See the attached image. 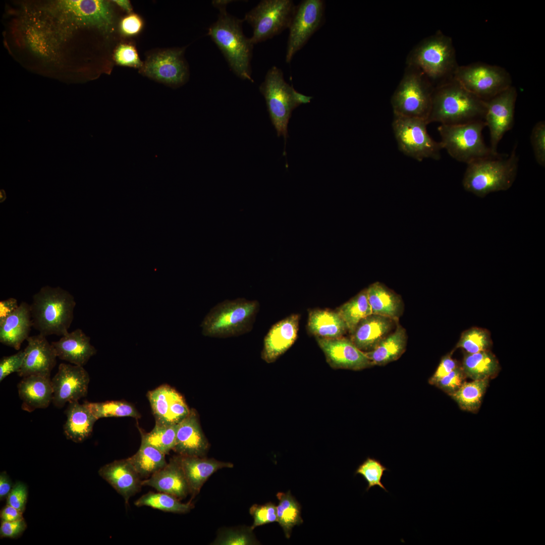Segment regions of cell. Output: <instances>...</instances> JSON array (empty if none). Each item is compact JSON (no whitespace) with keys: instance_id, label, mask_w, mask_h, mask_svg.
Returning <instances> with one entry per match:
<instances>
[{"instance_id":"cell-1","label":"cell","mask_w":545,"mask_h":545,"mask_svg":"<svg viewBox=\"0 0 545 545\" xmlns=\"http://www.w3.org/2000/svg\"><path fill=\"white\" fill-rule=\"evenodd\" d=\"M485 101L473 95L453 78L434 88L428 124L456 125L484 120Z\"/></svg>"},{"instance_id":"cell-2","label":"cell","mask_w":545,"mask_h":545,"mask_svg":"<svg viewBox=\"0 0 545 545\" xmlns=\"http://www.w3.org/2000/svg\"><path fill=\"white\" fill-rule=\"evenodd\" d=\"M218 10L217 20L209 27L207 35L221 50L233 72L242 79L253 82L251 61L254 44L243 32L244 20L228 14L226 8Z\"/></svg>"},{"instance_id":"cell-3","label":"cell","mask_w":545,"mask_h":545,"mask_svg":"<svg viewBox=\"0 0 545 545\" xmlns=\"http://www.w3.org/2000/svg\"><path fill=\"white\" fill-rule=\"evenodd\" d=\"M74 296L60 287L45 286L33 295L30 310L33 327L46 337L68 333L74 318Z\"/></svg>"},{"instance_id":"cell-4","label":"cell","mask_w":545,"mask_h":545,"mask_svg":"<svg viewBox=\"0 0 545 545\" xmlns=\"http://www.w3.org/2000/svg\"><path fill=\"white\" fill-rule=\"evenodd\" d=\"M406 64L420 72L434 87L452 79L459 66L451 38L440 31L418 43L409 53Z\"/></svg>"},{"instance_id":"cell-5","label":"cell","mask_w":545,"mask_h":545,"mask_svg":"<svg viewBox=\"0 0 545 545\" xmlns=\"http://www.w3.org/2000/svg\"><path fill=\"white\" fill-rule=\"evenodd\" d=\"M519 160L515 146L506 156L500 155L467 165L462 180L464 189L481 198L493 192L507 190L515 180Z\"/></svg>"},{"instance_id":"cell-6","label":"cell","mask_w":545,"mask_h":545,"mask_svg":"<svg viewBox=\"0 0 545 545\" xmlns=\"http://www.w3.org/2000/svg\"><path fill=\"white\" fill-rule=\"evenodd\" d=\"M259 308L256 300L226 299L212 307L201 323L205 337L228 338L248 333L253 329Z\"/></svg>"},{"instance_id":"cell-7","label":"cell","mask_w":545,"mask_h":545,"mask_svg":"<svg viewBox=\"0 0 545 545\" xmlns=\"http://www.w3.org/2000/svg\"><path fill=\"white\" fill-rule=\"evenodd\" d=\"M259 89L264 97L272 124L278 137H288V125L294 110L310 102L312 96L303 94L287 83L283 71L273 66L267 72Z\"/></svg>"},{"instance_id":"cell-8","label":"cell","mask_w":545,"mask_h":545,"mask_svg":"<svg viewBox=\"0 0 545 545\" xmlns=\"http://www.w3.org/2000/svg\"><path fill=\"white\" fill-rule=\"evenodd\" d=\"M485 127L484 120L456 125L441 124L438 130L443 149L456 160L467 165L500 155L494 154L484 142L482 131Z\"/></svg>"},{"instance_id":"cell-9","label":"cell","mask_w":545,"mask_h":545,"mask_svg":"<svg viewBox=\"0 0 545 545\" xmlns=\"http://www.w3.org/2000/svg\"><path fill=\"white\" fill-rule=\"evenodd\" d=\"M434 88L420 72L407 66L391 98L394 115L422 119L427 122Z\"/></svg>"},{"instance_id":"cell-10","label":"cell","mask_w":545,"mask_h":545,"mask_svg":"<svg viewBox=\"0 0 545 545\" xmlns=\"http://www.w3.org/2000/svg\"><path fill=\"white\" fill-rule=\"evenodd\" d=\"M427 124L422 119L394 115L392 129L400 151L419 161L425 158L440 159L441 143L428 134Z\"/></svg>"},{"instance_id":"cell-11","label":"cell","mask_w":545,"mask_h":545,"mask_svg":"<svg viewBox=\"0 0 545 545\" xmlns=\"http://www.w3.org/2000/svg\"><path fill=\"white\" fill-rule=\"evenodd\" d=\"M453 78L467 91L487 101L512 86L509 72L499 66L473 63L458 66Z\"/></svg>"},{"instance_id":"cell-12","label":"cell","mask_w":545,"mask_h":545,"mask_svg":"<svg viewBox=\"0 0 545 545\" xmlns=\"http://www.w3.org/2000/svg\"><path fill=\"white\" fill-rule=\"evenodd\" d=\"M296 6L292 0L261 1L243 19L252 27L251 42L264 41L288 29Z\"/></svg>"},{"instance_id":"cell-13","label":"cell","mask_w":545,"mask_h":545,"mask_svg":"<svg viewBox=\"0 0 545 545\" xmlns=\"http://www.w3.org/2000/svg\"><path fill=\"white\" fill-rule=\"evenodd\" d=\"M324 14L325 2L322 0H304L296 6L288 28L286 53L287 63L322 26Z\"/></svg>"},{"instance_id":"cell-14","label":"cell","mask_w":545,"mask_h":545,"mask_svg":"<svg viewBox=\"0 0 545 545\" xmlns=\"http://www.w3.org/2000/svg\"><path fill=\"white\" fill-rule=\"evenodd\" d=\"M51 10L63 20L96 27L108 32L114 23L113 12L108 2L99 0L61 1L54 3Z\"/></svg>"},{"instance_id":"cell-15","label":"cell","mask_w":545,"mask_h":545,"mask_svg":"<svg viewBox=\"0 0 545 545\" xmlns=\"http://www.w3.org/2000/svg\"><path fill=\"white\" fill-rule=\"evenodd\" d=\"M517 97L516 89L512 85L485 101L484 121L489 129V148L495 154H499L498 144L505 134L513 127Z\"/></svg>"},{"instance_id":"cell-16","label":"cell","mask_w":545,"mask_h":545,"mask_svg":"<svg viewBox=\"0 0 545 545\" xmlns=\"http://www.w3.org/2000/svg\"><path fill=\"white\" fill-rule=\"evenodd\" d=\"M184 50V48L171 49L152 54L143 63L141 73L172 87L182 85L189 75Z\"/></svg>"},{"instance_id":"cell-17","label":"cell","mask_w":545,"mask_h":545,"mask_svg":"<svg viewBox=\"0 0 545 545\" xmlns=\"http://www.w3.org/2000/svg\"><path fill=\"white\" fill-rule=\"evenodd\" d=\"M51 380L52 402L58 408L63 407L67 403L78 401L87 394L90 377L82 366L61 363Z\"/></svg>"},{"instance_id":"cell-18","label":"cell","mask_w":545,"mask_h":545,"mask_svg":"<svg viewBox=\"0 0 545 545\" xmlns=\"http://www.w3.org/2000/svg\"><path fill=\"white\" fill-rule=\"evenodd\" d=\"M326 361L335 369L360 370L373 366L364 352L343 337L334 339L316 338Z\"/></svg>"},{"instance_id":"cell-19","label":"cell","mask_w":545,"mask_h":545,"mask_svg":"<svg viewBox=\"0 0 545 545\" xmlns=\"http://www.w3.org/2000/svg\"><path fill=\"white\" fill-rule=\"evenodd\" d=\"M26 340L25 355L18 374L22 377L30 375L50 376L57 357L52 345L40 334L29 336Z\"/></svg>"},{"instance_id":"cell-20","label":"cell","mask_w":545,"mask_h":545,"mask_svg":"<svg viewBox=\"0 0 545 545\" xmlns=\"http://www.w3.org/2000/svg\"><path fill=\"white\" fill-rule=\"evenodd\" d=\"M299 314H291L274 324L263 340L261 358L265 362H275L295 341L299 329Z\"/></svg>"},{"instance_id":"cell-21","label":"cell","mask_w":545,"mask_h":545,"mask_svg":"<svg viewBox=\"0 0 545 545\" xmlns=\"http://www.w3.org/2000/svg\"><path fill=\"white\" fill-rule=\"evenodd\" d=\"M98 474L123 497L127 505L130 498L142 486L141 476L128 458L115 460L102 466Z\"/></svg>"},{"instance_id":"cell-22","label":"cell","mask_w":545,"mask_h":545,"mask_svg":"<svg viewBox=\"0 0 545 545\" xmlns=\"http://www.w3.org/2000/svg\"><path fill=\"white\" fill-rule=\"evenodd\" d=\"M395 323L389 317L371 314L358 323L350 340L361 351H370L391 333Z\"/></svg>"},{"instance_id":"cell-23","label":"cell","mask_w":545,"mask_h":545,"mask_svg":"<svg viewBox=\"0 0 545 545\" xmlns=\"http://www.w3.org/2000/svg\"><path fill=\"white\" fill-rule=\"evenodd\" d=\"M208 447L207 440L202 432L196 413L191 409L188 415L178 423L173 450L180 455L202 457Z\"/></svg>"},{"instance_id":"cell-24","label":"cell","mask_w":545,"mask_h":545,"mask_svg":"<svg viewBox=\"0 0 545 545\" xmlns=\"http://www.w3.org/2000/svg\"><path fill=\"white\" fill-rule=\"evenodd\" d=\"M142 485L152 487L158 492L172 495L179 499L185 498L189 493L178 456L171 458L165 467L148 478L142 480Z\"/></svg>"},{"instance_id":"cell-25","label":"cell","mask_w":545,"mask_h":545,"mask_svg":"<svg viewBox=\"0 0 545 545\" xmlns=\"http://www.w3.org/2000/svg\"><path fill=\"white\" fill-rule=\"evenodd\" d=\"M17 385L23 410L31 412L47 408L52 401L53 390L50 376L30 375L24 377Z\"/></svg>"},{"instance_id":"cell-26","label":"cell","mask_w":545,"mask_h":545,"mask_svg":"<svg viewBox=\"0 0 545 545\" xmlns=\"http://www.w3.org/2000/svg\"><path fill=\"white\" fill-rule=\"evenodd\" d=\"M90 339L82 330L77 329L51 343L57 357L71 364L83 366L96 353Z\"/></svg>"},{"instance_id":"cell-27","label":"cell","mask_w":545,"mask_h":545,"mask_svg":"<svg viewBox=\"0 0 545 545\" xmlns=\"http://www.w3.org/2000/svg\"><path fill=\"white\" fill-rule=\"evenodd\" d=\"M33 327L30 305L22 302L17 309L0 321V342L19 350Z\"/></svg>"},{"instance_id":"cell-28","label":"cell","mask_w":545,"mask_h":545,"mask_svg":"<svg viewBox=\"0 0 545 545\" xmlns=\"http://www.w3.org/2000/svg\"><path fill=\"white\" fill-rule=\"evenodd\" d=\"M192 496L197 495L207 479L215 471L232 468L233 464L202 457L178 456Z\"/></svg>"},{"instance_id":"cell-29","label":"cell","mask_w":545,"mask_h":545,"mask_svg":"<svg viewBox=\"0 0 545 545\" xmlns=\"http://www.w3.org/2000/svg\"><path fill=\"white\" fill-rule=\"evenodd\" d=\"M65 414L67 418L63 429L68 439L81 443L90 436L97 420L85 403H69Z\"/></svg>"},{"instance_id":"cell-30","label":"cell","mask_w":545,"mask_h":545,"mask_svg":"<svg viewBox=\"0 0 545 545\" xmlns=\"http://www.w3.org/2000/svg\"><path fill=\"white\" fill-rule=\"evenodd\" d=\"M366 289L372 314L388 317L398 321L403 308L400 296L378 282Z\"/></svg>"},{"instance_id":"cell-31","label":"cell","mask_w":545,"mask_h":545,"mask_svg":"<svg viewBox=\"0 0 545 545\" xmlns=\"http://www.w3.org/2000/svg\"><path fill=\"white\" fill-rule=\"evenodd\" d=\"M307 327L310 333L316 338L323 339L340 338L348 331L338 312L328 309L310 311Z\"/></svg>"},{"instance_id":"cell-32","label":"cell","mask_w":545,"mask_h":545,"mask_svg":"<svg viewBox=\"0 0 545 545\" xmlns=\"http://www.w3.org/2000/svg\"><path fill=\"white\" fill-rule=\"evenodd\" d=\"M407 343L405 329L398 324L372 350L365 352L374 365H383L397 360L404 352Z\"/></svg>"},{"instance_id":"cell-33","label":"cell","mask_w":545,"mask_h":545,"mask_svg":"<svg viewBox=\"0 0 545 545\" xmlns=\"http://www.w3.org/2000/svg\"><path fill=\"white\" fill-rule=\"evenodd\" d=\"M461 366L465 376L473 380L489 379L495 376L500 368L498 359L490 350L466 353Z\"/></svg>"},{"instance_id":"cell-34","label":"cell","mask_w":545,"mask_h":545,"mask_svg":"<svg viewBox=\"0 0 545 545\" xmlns=\"http://www.w3.org/2000/svg\"><path fill=\"white\" fill-rule=\"evenodd\" d=\"M128 458L141 477L151 476L167 464L165 454L155 447L143 443L137 452Z\"/></svg>"},{"instance_id":"cell-35","label":"cell","mask_w":545,"mask_h":545,"mask_svg":"<svg viewBox=\"0 0 545 545\" xmlns=\"http://www.w3.org/2000/svg\"><path fill=\"white\" fill-rule=\"evenodd\" d=\"M279 504L277 506L278 522L286 538H289L293 527L303 522L301 516V506L290 491L277 494Z\"/></svg>"},{"instance_id":"cell-36","label":"cell","mask_w":545,"mask_h":545,"mask_svg":"<svg viewBox=\"0 0 545 545\" xmlns=\"http://www.w3.org/2000/svg\"><path fill=\"white\" fill-rule=\"evenodd\" d=\"M337 311L345 322L347 331L351 333L362 319L372 314L367 289L343 304Z\"/></svg>"},{"instance_id":"cell-37","label":"cell","mask_w":545,"mask_h":545,"mask_svg":"<svg viewBox=\"0 0 545 545\" xmlns=\"http://www.w3.org/2000/svg\"><path fill=\"white\" fill-rule=\"evenodd\" d=\"M138 507L147 506L162 511L184 514L189 512L194 507L190 502L182 503L176 497L162 492H149L134 502Z\"/></svg>"},{"instance_id":"cell-38","label":"cell","mask_w":545,"mask_h":545,"mask_svg":"<svg viewBox=\"0 0 545 545\" xmlns=\"http://www.w3.org/2000/svg\"><path fill=\"white\" fill-rule=\"evenodd\" d=\"M488 385V379L464 382L461 387L450 396L462 410L476 412L481 405Z\"/></svg>"},{"instance_id":"cell-39","label":"cell","mask_w":545,"mask_h":545,"mask_svg":"<svg viewBox=\"0 0 545 545\" xmlns=\"http://www.w3.org/2000/svg\"><path fill=\"white\" fill-rule=\"evenodd\" d=\"M177 428L178 423H155L151 431L141 432V443L150 445L167 455L175 446Z\"/></svg>"},{"instance_id":"cell-40","label":"cell","mask_w":545,"mask_h":545,"mask_svg":"<svg viewBox=\"0 0 545 545\" xmlns=\"http://www.w3.org/2000/svg\"><path fill=\"white\" fill-rule=\"evenodd\" d=\"M97 420L105 417H132L139 418L140 415L131 404L124 401H107L103 402H84Z\"/></svg>"},{"instance_id":"cell-41","label":"cell","mask_w":545,"mask_h":545,"mask_svg":"<svg viewBox=\"0 0 545 545\" xmlns=\"http://www.w3.org/2000/svg\"><path fill=\"white\" fill-rule=\"evenodd\" d=\"M492 343L490 334L487 330L472 327L462 333L455 347L472 354L490 350Z\"/></svg>"},{"instance_id":"cell-42","label":"cell","mask_w":545,"mask_h":545,"mask_svg":"<svg viewBox=\"0 0 545 545\" xmlns=\"http://www.w3.org/2000/svg\"><path fill=\"white\" fill-rule=\"evenodd\" d=\"M175 390L168 385H162L149 391V400L155 423L168 424L169 407Z\"/></svg>"},{"instance_id":"cell-43","label":"cell","mask_w":545,"mask_h":545,"mask_svg":"<svg viewBox=\"0 0 545 545\" xmlns=\"http://www.w3.org/2000/svg\"><path fill=\"white\" fill-rule=\"evenodd\" d=\"M387 470V468L379 460L368 457L359 465L355 472V474H360L366 480L368 483L366 491L371 487L378 486L387 492L381 481L385 471Z\"/></svg>"},{"instance_id":"cell-44","label":"cell","mask_w":545,"mask_h":545,"mask_svg":"<svg viewBox=\"0 0 545 545\" xmlns=\"http://www.w3.org/2000/svg\"><path fill=\"white\" fill-rule=\"evenodd\" d=\"M250 527L247 529H228L221 532L214 541V544L248 545L256 544Z\"/></svg>"},{"instance_id":"cell-45","label":"cell","mask_w":545,"mask_h":545,"mask_svg":"<svg viewBox=\"0 0 545 545\" xmlns=\"http://www.w3.org/2000/svg\"><path fill=\"white\" fill-rule=\"evenodd\" d=\"M253 518V523L250 528L253 530L256 527L277 522V506L271 502L264 505L254 504L249 510Z\"/></svg>"},{"instance_id":"cell-46","label":"cell","mask_w":545,"mask_h":545,"mask_svg":"<svg viewBox=\"0 0 545 545\" xmlns=\"http://www.w3.org/2000/svg\"><path fill=\"white\" fill-rule=\"evenodd\" d=\"M530 143L536 162L545 166V123L540 121L533 126L530 137Z\"/></svg>"},{"instance_id":"cell-47","label":"cell","mask_w":545,"mask_h":545,"mask_svg":"<svg viewBox=\"0 0 545 545\" xmlns=\"http://www.w3.org/2000/svg\"><path fill=\"white\" fill-rule=\"evenodd\" d=\"M114 57L117 64L121 66L141 68L143 65L136 48L130 43L120 44L115 51Z\"/></svg>"},{"instance_id":"cell-48","label":"cell","mask_w":545,"mask_h":545,"mask_svg":"<svg viewBox=\"0 0 545 545\" xmlns=\"http://www.w3.org/2000/svg\"><path fill=\"white\" fill-rule=\"evenodd\" d=\"M465 376L461 365L442 378L435 385L450 396L456 392L465 382Z\"/></svg>"},{"instance_id":"cell-49","label":"cell","mask_w":545,"mask_h":545,"mask_svg":"<svg viewBox=\"0 0 545 545\" xmlns=\"http://www.w3.org/2000/svg\"><path fill=\"white\" fill-rule=\"evenodd\" d=\"M190 411L182 396L175 390L169 407L167 423H178L188 415Z\"/></svg>"},{"instance_id":"cell-50","label":"cell","mask_w":545,"mask_h":545,"mask_svg":"<svg viewBox=\"0 0 545 545\" xmlns=\"http://www.w3.org/2000/svg\"><path fill=\"white\" fill-rule=\"evenodd\" d=\"M25 355L24 350L16 354L3 357L0 360V382L13 372H18L21 368Z\"/></svg>"},{"instance_id":"cell-51","label":"cell","mask_w":545,"mask_h":545,"mask_svg":"<svg viewBox=\"0 0 545 545\" xmlns=\"http://www.w3.org/2000/svg\"><path fill=\"white\" fill-rule=\"evenodd\" d=\"M27 495L26 485L23 482H17L12 487L7 497V505L23 512L27 502Z\"/></svg>"},{"instance_id":"cell-52","label":"cell","mask_w":545,"mask_h":545,"mask_svg":"<svg viewBox=\"0 0 545 545\" xmlns=\"http://www.w3.org/2000/svg\"><path fill=\"white\" fill-rule=\"evenodd\" d=\"M460 365L458 361L451 357V354L444 356L433 375L429 379V383L435 385L443 377L448 374Z\"/></svg>"},{"instance_id":"cell-53","label":"cell","mask_w":545,"mask_h":545,"mask_svg":"<svg viewBox=\"0 0 545 545\" xmlns=\"http://www.w3.org/2000/svg\"><path fill=\"white\" fill-rule=\"evenodd\" d=\"M143 26L142 19L137 14L131 13L124 17L121 21L120 27L122 33L127 36L137 34Z\"/></svg>"},{"instance_id":"cell-54","label":"cell","mask_w":545,"mask_h":545,"mask_svg":"<svg viewBox=\"0 0 545 545\" xmlns=\"http://www.w3.org/2000/svg\"><path fill=\"white\" fill-rule=\"evenodd\" d=\"M26 527L23 518L13 521H2L0 527L1 537L17 538L22 534Z\"/></svg>"},{"instance_id":"cell-55","label":"cell","mask_w":545,"mask_h":545,"mask_svg":"<svg viewBox=\"0 0 545 545\" xmlns=\"http://www.w3.org/2000/svg\"><path fill=\"white\" fill-rule=\"evenodd\" d=\"M17 300L9 298L0 301V321L14 312L18 307Z\"/></svg>"},{"instance_id":"cell-56","label":"cell","mask_w":545,"mask_h":545,"mask_svg":"<svg viewBox=\"0 0 545 545\" xmlns=\"http://www.w3.org/2000/svg\"><path fill=\"white\" fill-rule=\"evenodd\" d=\"M23 512L9 505L4 507L1 512L2 521H13L23 519Z\"/></svg>"},{"instance_id":"cell-57","label":"cell","mask_w":545,"mask_h":545,"mask_svg":"<svg viewBox=\"0 0 545 545\" xmlns=\"http://www.w3.org/2000/svg\"><path fill=\"white\" fill-rule=\"evenodd\" d=\"M12 489V482L5 472L0 474V499L3 500L10 493Z\"/></svg>"},{"instance_id":"cell-58","label":"cell","mask_w":545,"mask_h":545,"mask_svg":"<svg viewBox=\"0 0 545 545\" xmlns=\"http://www.w3.org/2000/svg\"><path fill=\"white\" fill-rule=\"evenodd\" d=\"M118 6L126 12L131 14L132 11V5L129 1L127 0H116L113 1Z\"/></svg>"},{"instance_id":"cell-59","label":"cell","mask_w":545,"mask_h":545,"mask_svg":"<svg viewBox=\"0 0 545 545\" xmlns=\"http://www.w3.org/2000/svg\"><path fill=\"white\" fill-rule=\"evenodd\" d=\"M232 2H233V1L214 0L212 1V4L214 7L219 9L221 8H226L227 6Z\"/></svg>"},{"instance_id":"cell-60","label":"cell","mask_w":545,"mask_h":545,"mask_svg":"<svg viewBox=\"0 0 545 545\" xmlns=\"http://www.w3.org/2000/svg\"><path fill=\"white\" fill-rule=\"evenodd\" d=\"M6 198L5 192L4 190H1V202H3Z\"/></svg>"}]
</instances>
